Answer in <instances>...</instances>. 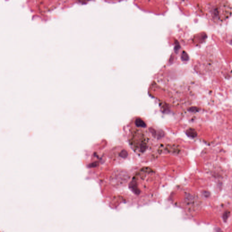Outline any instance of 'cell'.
Instances as JSON below:
<instances>
[{
	"mask_svg": "<svg viewBox=\"0 0 232 232\" xmlns=\"http://www.w3.org/2000/svg\"><path fill=\"white\" fill-rule=\"evenodd\" d=\"M229 215H230V213L229 211H227L224 213L223 214V219L224 221H226L227 220H228Z\"/></svg>",
	"mask_w": 232,
	"mask_h": 232,
	"instance_id": "6da1fadb",
	"label": "cell"
},
{
	"mask_svg": "<svg viewBox=\"0 0 232 232\" xmlns=\"http://www.w3.org/2000/svg\"><path fill=\"white\" fill-rule=\"evenodd\" d=\"M216 232H223L220 229V228H217V230H216Z\"/></svg>",
	"mask_w": 232,
	"mask_h": 232,
	"instance_id": "7a4b0ae2",
	"label": "cell"
},
{
	"mask_svg": "<svg viewBox=\"0 0 232 232\" xmlns=\"http://www.w3.org/2000/svg\"></svg>",
	"mask_w": 232,
	"mask_h": 232,
	"instance_id": "3957f363",
	"label": "cell"
}]
</instances>
